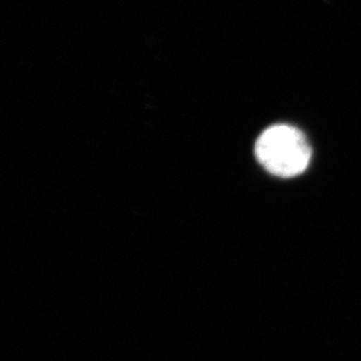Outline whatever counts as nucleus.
<instances>
[{"mask_svg":"<svg viewBox=\"0 0 361 361\" xmlns=\"http://www.w3.org/2000/svg\"><path fill=\"white\" fill-rule=\"evenodd\" d=\"M255 154L269 173L291 178L307 170L311 161V147L300 130L279 124L261 133L256 140Z\"/></svg>","mask_w":361,"mask_h":361,"instance_id":"f257e3e1","label":"nucleus"}]
</instances>
